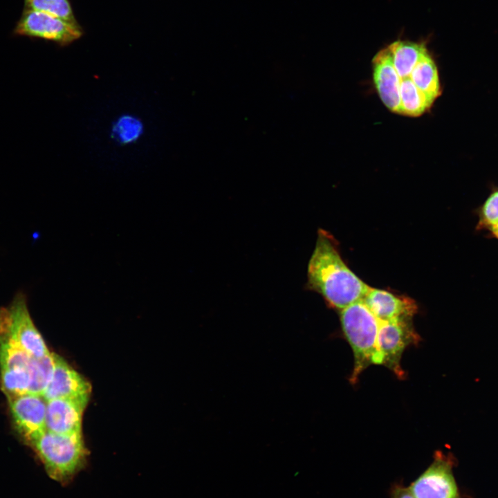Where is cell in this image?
<instances>
[{
	"label": "cell",
	"instance_id": "cell-9",
	"mask_svg": "<svg viewBox=\"0 0 498 498\" xmlns=\"http://www.w3.org/2000/svg\"><path fill=\"white\" fill-rule=\"evenodd\" d=\"M7 400L15 425L27 442L46 430V401L42 396L26 394Z\"/></svg>",
	"mask_w": 498,
	"mask_h": 498
},
{
	"label": "cell",
	"instance_id": "cell-10",
	"mask_svg": "<svg viewBox=\"0 0 498 498\" xmlns=\"http://www.w3.org/2000/svg\"><path fill=\"white\" fill-rule=\"evenodd\" d=\"M54 368L42 397L46 401L59 398L88 399L91 384L61 356L53 353Z\"/></svg>",
	"mask_w": 498,
	"mask_h": 498
},
{
	"label": "cell",
	"instance_id": "cell-5",
	"mask_svg": "<svg viewBox=\"0 0 498 498\" xmlns=\"http://www.w3.org/2000/svg\"><path fill=\"white\" fill-rule=\"evenodd\" d=\"M0 333L10 336L35 358L50 353L31 319L26 297L22 293L17 294L8 307L0 310Z\"/></svg>",
	"mask_w": 498,
	"mask_h": 498
},
{
	"label": "cell",
	"instance_id": "cell-11",
	"mask_svg": "<svg viewBox=\"0 0 498 498\" xmlns=\"http://www.w3.org/2000/svg\"><path fill=\"white\" fill-rule=\"evenodd\" d=\"M88 399L59 398L46 401V430L58 434L82 432Z\"/></svg>",
	"mask_w": 498,
	"mask_h": 498
},
{
	"label": "cell",
	"instance_id": "cell-2",
	"mask_svg": "<svg viewBox=\"0 0 498 498\" xmlns=\"http://www.w3.org/2000/svg\"><path fill=\"white\" fill-rule=\"evenodd\" d=\"M307 279L308 289L340 311L362 300L371 288L347 267L331 236L321 229L308 261Z\"/></svg>",
	"mask_w": 498,
	"mask_h": 498
},
{
	"label": "cell",
	"instance_id": "cell-8",
	"mask_svg": "<svg viewBox=\"0 0 498 498\" xmlns=\"http://www.w3.org/2000/svg\"><path fill=\"white\" fill-rule=\"evenodd\" d=\"M409 489L414 498H458L450 459L437 452L432 463Z\"/></svg>",
	"mask_w": 498,
	"mask_h": 498
},
{
	"label": "cell",
	"instance_id": "cell-6",
	"mask_svg": "<svg viewBox=\"0 0 498 498\" xmlns=\"http://www.w3.org/2000/svg\"><path fill=\"white\" fill-rule=\"evenodd\" d=\"M420 341L412 318L380 321L377 339L380 365L385 366L399 379H404L405 371L400 366L402 355L405 349Z\"/></svg>",
	"mask_w": 498,
	"mask_h": 498
},
{
	"label": "cell",
	"instance_id": "cell-17",
	"mask_svg": "<svg viewBox=\"0 0 498 498\" xmlns=\"http://www.w3.org/2000/svg\"><path fill=\"white\" fill-rule=\"evenodd\" d=\"M477 217L475 226L477 232H487L498 223V187H493L491 192L475 210Z\"/></svg>",
	"mask_w": 498,
	"mask_h": 498
},
{
	"label": "cell",
	"instance_id": "cell-12",
	"mask_svg": "<svg viewBox=\"0 0 498 498\" xmlns=\"http://www.w3.org/2000/svg\"><path fill=\"white\" fill-rule=\"evenodd\" d=\"M362 301L380 321L412 318L417 311L413 299L378 288H370Z\"/></svg>",
	"mask_w": 498,
	"mask_h": 498
},
{
	"label": "cell",
	"instance_id": "cell-18",
	"mask_svg": "<svg viewBox=\"0 0 498 498\" xmlns=\"http://www.w3.org/2000/svg\"><path fill=\"white\" fill-rule=\"evenodd\" d=\"M142 132L141 122L131 116H122L113 127V137L122 144L133 142L140 137Z\"/></svg>",
	"mask_w": 498,
	"mask_h": 498
},
{
	"label": "cell",
	"instance_id": "cell-13",
	"mask_svg": "<svg viewBox=\"0 0 498 498\" xmlns=\"http://www.w3.org/2000/svg\"><path fill=\"white\" fill-rule=\"evenodd\" d=\"M37 358L29 355L10 336L0 333V369L33 371Z\"/></svg>",
	"mask_w": 498,
	"mask_h": 498
},
{
	"label": "cell",
	"instance_id": "cell-7",
	"mask_svg": "<svg viewBox=\"0 0 498 498\" xmlns=\"http://www.w3.org/2000/svg\"><path fill=\"white\" fill-rule=\"evenodd\" d=\"M12 34L67 46L81 37L83 30L80 24H73L42 12L24 9Z\"/></svg>",
	"mask_w": 498,
	"mask_h": 498
},
{
	"label": "cell",
	"instance_id": "cell-14",
	"mask_svg": "<svg viewBox=\"0 0 498 498\" xmlns=\"http://www.w3.org/2000/svg\"><path fill=\"white\" fill-rule=\"evenodd\" d=\"M32 371L26 369H0L1 387L6 398L28 394Z\"/></svg>",
	"mask_w": 498,
	"mask_h": 498
},
{
	"label": "cell",
	"instance_id": "cell-1",
	"mask_svg": "<svg viewBox=\"0 0 498 498\" xmlns=\"http://www.w3.org/2000/svg\"><path fill=\"white\" fill-rule=\"evenodd\" d=\"M374 81L387 109L396 113L399 83L413 81L431 101L441 95L436 65L424 44L398 40L380 50L374 57Z\"/></svg>",
	"mask_w": 498,
	"mask_h": 498
},
{
	"label": "cell",
	"instance_id": "cell-16",
	"mask_svg": "<svg viewBox=\"0 0 498 498\" xmlns=\"http://www.w3.org/2000/svg\"><path fill=\"white\" fill-rule=\"evenodd\" d=\"M54 368L53 353L37 358L32 371L28 394L42 396L50 381Z\"/></svg>",
	"mask_w": 498,
	"mask_h": 498
},
{
	"label": "cell",
	"instance_id": "cell-4",
	"mask_svg": "<svg viewBox=\"0 0 498 498\" xmlns=\"http://www.w3.org/2000/svg\"><path fill=\"white\" fill-rule=\"evenodd\" d=\"M28 443L49 477L60 483L70 481L84 467L88 456L82 432L58 434L46 430Z\"/></svg>",
	"mask_w": 498,
	"mask_h": 498
},
{
	"label": "cell",
	"instance_id": "cell-3",
	"mask_svg": "<svg viewBox=\"0 0 498 498\" xmlns=\"http://www.w3.org/2000/svg\"><path fill=\"white\" fill-rule=\"evenodd\" d=\"M340 317L342 332L353 353L349 382L355 385L369 365H380L377 345L380 320L362 300L340 310Z\"/></svg>",
	"mask_w": 498,
	"mask_h": 498
},
{
	"label": "cell",
	"instance_id": "cell-20",
	"mask_svg": "<svg viewBox=\"0 0 498 498\" xmlns=\"http://www.w3.org/2000/svg\"><path fill=\"white\" fill-rule=\"evenodd\" d=\"M486 237L498 240V223L486 232Z\"/></svg>",
	"mask_w": 498,
	"mask_h": 498
},
{
	"label": "cell",
	"instance_id": "cell-19",
	"mask_svg": "<svg viewBox=\"0 0 498 498\" xmlns=\"http://www.w3.org/2000/svg\"><path fill=\"white\" fill-rule=\"evenodd\" d=\"M391 498H414L409 488L396 486L394 488Z\"/></svg>",
	"mask_w": 498,
	"mask_h": 498
},
{
	"label": "cell",
	"instance_id": "cell-15",
	"mask_svg": "<svg viewBox=\"0 0 498 498\" xmlns=\"http://www.w3.org/2000/svg\"><path fill=\"white\" fill-rule=\"evenodd\" d=\"M24 9L42 12L73 24H79L69 0H24Z\"/></svg>",
	"mask_w": 498,
	"mask_h": 498
}]
</instances>
